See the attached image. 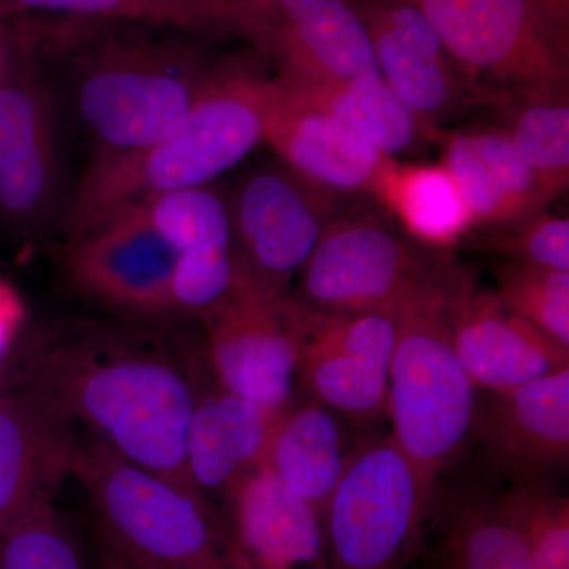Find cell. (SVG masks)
I'll list each match as a JSON object with an SVG mask.
<instances>
[{
	"label": "cell",
	"mask_w": 569,
	"mask_h": 569,
	"mask_svg": "<svg viewBox=\"0 0 569 569\" xmlns=\"http://www.w3.org/2000/svg\"><path fill=\"white\" fill-rule=\"evenodd\" d=\"M433 485L391 436L351 449L321 516L328 569H406Z\"/></svg>",
	"instance_id": "obj_8"
},
{
	"label": "cell",
	"mask_w": 569,
	"mask_h": 569,
	"mask_svg": "<svg viewBox=\"0 0 569 569\" xmlns=\"http://www.w3.org/2000/svg\"><path fill=\"white\" fill-rule=\"evenodd\" d=\"M466 272L408 299L400 318L387 417L391 437L436 482L466 443L477 415V387L452 343V302Z\"/></svg>",
	"instance_id": "obj_6"
},
{
	"label": "cell",
	"mask_w": 569,
	"mask_h": 569,
	"mask_svg": "<svg viewBox=\"0 0 569 569\" xmlns=\"http://www.w3.org/2000/svg\"><path fill=\"white\" fill-rule=\"evenodd\" d=\"M452 343L475 387L503 392L569 367V348L512 313L496 291L463 277L452 302Z\"/></svg>",
	"instance_id": "obj_17"
},
{
	"label": "cell",
	"mask_w": 569,
	"mask_h": 569,
	"mask_svg": "<svg viewBox=\"0 0 569 569\" xmlns=\"http://www.w3.org/2000/svg\"><path fill=\"white\" fill-rule=\"evenodd\" d=\"M71 475L91 500L104 545L134 568L250 569L209 501L127 462L102 441L78 440Z\"/></svg>",
	"instance_id": "obj_4"
},
{
	"label": "cell",
	"mask_w": 569,
	"mask_h": 569,
	"mask_svg": "<svg viewBox=\"0 0 569 569\" xmlns=\"http://www.w3.org/2000/svg\"><path fill=\"white\" fill-rule=\"evenodd\" d=\"M66 112L31 48L0 84V227L32 238L67 227Z\"/></svg>",
	"instance_id": "obj_9"
},
{
	"label": "cell",
	"mask_w": 569,
	"mask_h": 569,
	"mask_svg": "<svg viewBox=\"0 0 569 569\" xmlns=\"http://www.w3.org/2000/svg\"><path fill=\"white\" fill-rule=\"evenodd\" d=\"M441 164L467 206L470 231L498 227L552 204L501 126L470 127L443 134Z\"/></svg>",
	"instance_id": "obj_21"
},
{
	"label": "cell",
	"mask_w": 569,
	"mask_h": 569,
	"mask_svg": "<svg viewBox=\"0 0 569 569\" xmlns=\"http://www.w3.org/2000/svg\"><path fill=\"white\" fill-rule=\"evenodd\" d=\"M277 418L219 385L204 391L200 381L186 445L198 496H227L247 471L263 466Z\"/></svg>",
	"instance_id": "obj_22"
},
{
	"label": "cell",
	"mask_w": 569,
	"mask_h": 569,
	"mask_svg": "<svg viewBox=\"0 0 569 569\" xmlns=\"http://www.w3.org/2000/svg\"><path fill=\"white\" fill-rule=\"evenodd\" d=\"M17 13H20V11L17 10L11 0H0V20L13 18Z\"/></svg>",
	"instance_id": "obj_38"
},
{
	"label": "cell",
	"mask_w": 569,
	"mask_h": 569,
	"mask_svg": "<svg viewBox=\"0 0 569 569\" xmlns=\"http://www.w3.org/2000/svg\"><path fill=\"white\" fill-rule=\"evenodd\" d=\"M272 78L223 62L212 84L170 133L133 152L92 156L71 200L67 231L123 204L211 186L264 141Z\"/></svg>",
	"instance_id": "obj_3"
},
{
	"label": "cell",
	"mask_w": 569,
	"mask_h": 569,
	"mask_svg": "<svg viewBox=\"0 0 569 569\" xmlns=\"http://www.w3.org/2000/svg\"><path fill=\"white\" fill-rule=\"evenodd\" d=\"M339 200L280 162L242 176L227 203L234 253L246 279L268 293L288 295V284L316 250Z\"/></svg>",
	"instance_id": "obj_12"
},
{
	"label": "cell",
	"mask_w": 569,
	"mask_h": 569,
	"mask_svg": "<svg viewBox=\"0 0 569 569\" xmlns=\"http://www.w3.org/2000/svg\"><path fill=\"white\" fill-rule=\"evenodd\" d=\"M10 20H0V84L13 73L28 52L24 29L22 26L11 28Z\"/></svg>",
	"instance_id": "obj_35"
},
{
	"label": "cell",
	"mask_w": 569,
	"mask_h": 569,
	"mask_svg": "<svg viewBox=\"0 0 569 569\" xmlns=\"http://www.w3.org/2000/svg\"><path fill=\"white\" fill-rule=\"evenodd\" d=\"M216 29L249 41L279 80L318 84L380 74L348 0H217Z\"/></svg>",
	"instance_id": "obj_10"
},
{
	"label": "cell",
	"mask_w": 569,
	"mask_h": 569,
	"mask_svg": "<svg viewBox=\"0 0 569 569\" xmlns=\"http://www.w3.org/2000/svg\"><path fill=\"white\" fill-rule=\"evenodd\" d=\"M458 271L447 250L411 239L383 206H355L337 209L291 296L321 312H367L403 305Z\"/></svg>",
	"instance_id": "obj_7"
},
{
	"label": "cell",
	"mask_w": 569,
	"mask_h": 569,
	"mask_svg": "<svg viewBox=\"0 0 569 569\" xmlns=\"http://www.w3.org/2000/svg\"><path fill=\"white\" fill-rule=\"evenodd\" d=\"M403 305L367 312H321L299 305V387L350 421L385 417Z\"/></svg>",
	"instance_id": "obj_14"
},
{
	"label": "cell",
	"mask_w": 569,
	"mask_h": 569,
	"mask_svg": "<svg viewBox=\"0 0 569 569\" xmlns=\"http://www.w3.org/2000/svg\"><path fill=\"white\" fill-rule=\"evenodd\" d=\"M340 415L312 397L293 402L277 418L263 466L280 482L323 516L326 503L346 470Z\"/></svg>",
	"instance_id": "obj_24"
},
{
	"label": "cell",
	"mask_w": 569,
	"mask_h": 569,
	"mask_svg": "<svg viewBox=\"0 0 569 569\" xmlns=\"http://www.w3.org/2000/svg\"><path fill=\"white\" fill-rule=\"evenodd\" d=\"M231 535L250 569H328L323 523L264 466L228 490Z\"/></svg>",
	"instance_id": "obj_20"
},
{
	"label": "cell",
	"mask_w": 569,
	"mask_h": 569,
	"mask_svg": "<svg viewBox=\"0 0 569 569\" xmlns=\"http://www.w3.org/2000/svg\"><path fill=\"white\" fill-rule=\"evenodd\" d=\"M438 569H535L496 500L467 497L445 518Z\"/></svg>",
	"instance_id": "obj_26"
},
{
	"label": "cell",
	"mask_w": 569,
	"mask_h": 569,
	"mask_svg": "<svg viewBox=\"0 0 569 569\" xmlns=\"http://www.w3.org/2000/svg\"><path fill=\"white\" fill-rule=\"evenodd\" d=\"M496 280L505 307L569 348V271L505 261Z\"/></svg>",
	"instance_id": "obj_32"
},
{
	"label": "cell",
	"mask_w": 569,
	"mask_h": 569,
	"mask_svg": "<svg viewBox=\"0 0 569 569\" xmlns=\"http://www.w3.org/2000/svg\"><path fill=\"white\" fill-rule=\"evenodd\" d=\"M26 317L28 312L21 296L9 282L0 279V361L13 353L24 328Z\"/></svg>",
	"instance_id": "obj_34"
},
{
	"label": "cell",
	"mask_w": 569,
	"mask_h": 569,
	"mask_svg": "<svg viewBox=\"0 0 569 569\" xmlns=\"http://www.w3.org/2000/svg\"><path fill=\"white\" fill-rule=\"evenodd\" d=\"M198 318L219 387L272 417L293 406L301 361V312L293 296L247 284Z\"/></svg>",
	"instance_id": "obj_13"
},
{
	"label": "cell",
	"mask_w": 569,
	"mask_h": 569,
	"mask_svg": "<svg viewBox=\"0 0 569 569\" xmlns=\"http://www.w3.org/2000/svg\"><path fill=\"white\" fill-rule=\"evenodd\" d=\"M479 102L568 99L569 0H410Z\"/></svg>",
	"instance_id": "obj_5"
},
{
	"label": "cell",
	"mask_w": 569,
	"mask_h": 569,
	"mask_svg": "<svg viewBox=\"0 0 569 569\" xmlns=\"http://www.w3.org/2000/svg\"><path fill=\"white\" fill-rule=\"evenodd\" d=\"M0 569H88L54 498L37 501L0 531Z\"/></svg>",
	"instance_id": "obj_30"
},
{
	"label": "cell",
	"mask_w": 569,
	"mask_h": 569,
	"mask_svg": "<svg viewBox=\"0 0 569 569\" xmlns=\"http://www.w3.org/2000/svg\"><path fill=\"white\" fill-rule=\"evenodd\" d=\"M498 470L542 482L569 458V367L527 381L477 408L473 429Z\"/></svg>",
	"instance_id": "obj_18"
},
{
	"label": "cell",
	"mask_w": 569,
	"mask_h": 569,
	"mask_svg": "<svg viewBox=\"0 0 569 569\" xmlns=\"http://www.w3.org/2000/svg\"><path fill=\"white\" fill-rule=\"evenodd\" d=\"M100 569H137L129 560L123 559L118 550L110 548L102 541L100 548Z\"/></svg>",
	"instance_id": "obj_36"
},
{
	"label": "cell",
	"mask_w": 569,
	"mask_h": 569,
	"mask_svg": "<svg viewBox=\"0 0 569 569\" xmlns=\"http://www.w3.org/2000/svg\"><path fill=\"white\" fill-rule=\"evenodd\" d=\"M535 569H569V501L542 482H516L496 500Z\"/></svg>",
	"instance_id": "obj_29"
},
{
	"label": "cell",
	"mask_w": 569,
	"mask_h": 569,
	"mask_svg": "<svg viewBox=\"0 0 569 569\" xmlns=\"http://www.w3.org/2000/svg\"><path fill=\"white\" fill-rule=\"evenodd\" d=\"M376 201L421 244L447 250L462 244L471 230L470 213L443 164L392 163Z\"/></svg>",
	"instance_id": "obj_25"
},
{
	"label": "cell",
	"mask_w": 569,
	"mask_h": 569,
	"mask_svg": "<svg viewBox=\"0 0 569 569\" xmlns=\"http://www.w3.org/2000/svg\"><path fill=\"white\" fill-rule=\"evenodd\" d=\"M365 22L381 78L429 121L479 102L429 18L410 0H348Z\"/></svg>",
	"instance_id": "obj_15"
},
{
	"label": "cell",
	"mask_w": 569,
	"mask_h": 569,
	"mask_svg": "<svg viewBox=\"0 0 569 569\" xmlns=\"http://www.w3.org/2000/svg\"><path fill=\"white\" fill-rule=\"evenodd\" d=\"M178 253L138 203L100 213L69 230L67 280L82 298L138 323L173 316L171 277Z\"/></svg>",
	"instance_id": "obj_11"
},
{
	"label": "cell",
	"mask_w": 569,
	"mask_h": 569,
	"mask_svg": "<svg viewBox=\"0 0 569 569\" xmlns=\"http://www.w3.org/2000/svg\"><path fill=\"white\" fill-rule=\"evenodd\" d=\"M138 204L178 254L234 249L227 194L211 186L157 194Z\"/></svg>",
	"instance_id": "obj_28"
},
{
	"label": "cell",
	"mask_w": 569,
	"mask_h": 569,
	"mask_svg": "<svg viewBox=\"0 0 569 569\" xmlns=\"http://www.w3.org/2000/svg\"><path fill=\"white\" fill-rule=\"evenodd\" d=\"M198 383L192 362L162 332L81 320L33 336L13 380L88 427L127 462L203 498L186 463Z\"/></svg>",
	"instance_id": "obj_1"
},
{
	"label": "cell",
	"mask_w": 569,
	"mask_h": 569,
	"mask_svg": "<svg viewBox=\"0 0 569 569\" xmlns=\"http://www.w3.org/2000/svg\"><path fill=\"white\" fill-rule=\"evenodd\" d=\"M80 438L59 408L32 389L0 395V531L71 475Z\"/></svg>",
	"instance_id": "obj_19"
},
{
	"label": "cell",
	"mask_w": 569,
	"mask_h": 569,
	"mask_svg": "<svg viewBox=\"0 0 569 569\" xmlns=\"http://www.w3.org/2000/svg\"><path fill=\"white\" fill-rule=\"evenodd\" d=\"M29 48L102 153L133 152L171 132L212 84L223 62L189 43L77 24L24 26Z\"/></svg>",
	"instance_id": "obj_2"
},
{
	"label": "cell",
	"mask_w": 569,
	"mask_h": 569,
	"mask_svg": "<svg viewBox=\"0 0 569 569\" xmlns=\"http://www.w3.org/2000/svg\"><path fill=\"white\" fill-rule=\"evenodd\" d=\"M280 81L391 159L425 151L443 138L440 127L403 102L381 74L318 84Z\"/></svg>",
	"instance_id": "obj_23"
},
{
	"label": "cell",
	"mask_w": 569,
	"mask_h": 569,
	"mask_svg": "<svg viewBox=\"0 0 569 569\" xmlns=\"http://www.w3.org/2000/svg\"><path fill=\"white\" fill-rule=\"evenodd\" d=\"M18 11L39 10L89 20L162 26L179 32L216 31L217 0H11Z\"/></svg>",
	"instance_id": "obj_31"
},
{
	"label": "cell",
	"mask_w": 569,
	"mask_h": 569,
	"mask_svg": "<svg viewBox=\"0 0 569 569\" xmlns=\"http://www.w3.org/2000/svg\"><path fill=\"white\" fill-rule=\"evenodd\" d=\"M11 355H13V353H11ZM10 356H9V358L2 359V361H0V395H2V392H6L7 389H9L11 387V383H13V380H10V377H9V373H10V367H9Z\"/></svg>",
	"instance_id": "obj_37"
},
{
	"label": "cell",
	"mask_w": 569,
	"mask_h": 569,
	"mask_svg": "<svg viewBox=\"0 0 569 569\" xmlns=\"http://www.w3.org/2000/svg\"><path fill=\"white\" fill-rule=\"evenodd\" d=\"M264 141L288 170L337 198L376 200L385 176L396 162L277 78H272L266 112Z\"/></svg>",
	"instance_id": "obj_16"
},
{
	"label": "cell",
	"mask_w": 569,
	"mask_h": 569,
	"mask_svg": "<svg viewBox=\"0 0 569 569\" xmlns=\"http://www.w3.org/2000/svg\"><path fill=\"white\" fill-rule=\"evenodd\" d=\"M463 241L507 261L569 271V220L549 209L511 222L470 231Z\"/></svg>",
	"instance_id": "obj_33"
},
{
	"label": "cell",
	"mask_w": 569,
	"mask_h": 569,
	"mask_svg": "<svg viewBox=\"0 0 569 569\" xmlns=\"http://www.w3.org/2000/svg\"><path fill=\"white\" fill-rule=\"evenodd\" d=\"M516 151L537 174L550 200L569 186L568 99H515L493 107Z\"/></svg>",
	"instance_id": "obj_27"
}]
</instances>
